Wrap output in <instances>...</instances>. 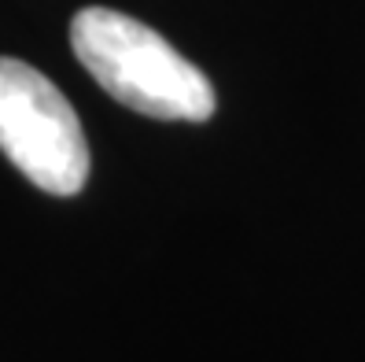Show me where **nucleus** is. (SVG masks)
I'll return each instance as SVG.
<instances>
[{
	"instance_id": "1",
	"label": "nucleus",
	"mask_w": 365,
	"mask_h": 362,
	"mask_svg": "<svg viewBox=\"0 0 365 362\" xmlns=\"http://www.w3.org/2000/svg\"><path fill=\"white\" fill-rule=\"evenodd\" d=\"M71 49L103 93L148 119L207 122L218 108L207 74L133 15L81 8L71 23Z\"/></svg>"
},
{
	"instance_id": "2",
	"label": "nucleus",
	"mask_w": 365,
	"mask_h": 362,
	"mask_svg": "<svg viewBox=\"0 0 365 362\" xmlns=\"http://www.w3.org/2000/svg\"><path fill=\"white\" fill-rule=\"evenodd\" d=\"M0 152L52 196H74L89 178V144L71 100L11 56H0Z\"/></svg>"
}]
</instances>
